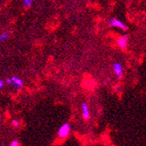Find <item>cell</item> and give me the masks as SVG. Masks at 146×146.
Segmentation results:
<instances>
[{"mask_svg": "<svg viewBox=\"0 0 146 146\" xmlns=\"http://www.w3.org/2000/svg\"><path fill=\"white\" fill-rule=\"evenodd\" d=\"M110 25L113 26V27L119 28V29H121L123 31H127V29H128V27H127V25H125V23H123L120 19H115V18H113V19H111L110 20Z\"/></svg>", "mask_w": 146, "mask_h": 146, "instance_id": "1", "label": "cell"}, {"mask_svg": "<svg viewBox=\"0 0 146 146\" xmlns=\"http://www.w3.org/2000/svg\"><path fill=\"white\" fill-rule=\"evenodd\" d=\"M70 131V124L69 123H64L59 129L58 131V135L60 138L67 137L69 134Z\"/></svg>", "mask_w": 146, "mask_h": 146, "instance_id": "2", "label": "cell"}, {"mask_svg": "<svg viewBox=\"0 0 146 146\" xmlns=\"http://www.w3.org/2000/svg\"><path fill=\"white\" fill-rule=\"evenodd\" d=\"M116 43H117L118 46L120 47L121 49H123V50L127 49V46H128V36L123 35V36L117 38Z\"/></svg>", "mask_w": 146, "mask_h": 146, "instance_id": "3", "label": "cell"}, {"mask_svg": "<svg viewBox=\"0 0 146 146\" xmlns=\"http://www.w3.org/2000/svg\"><path fill=\"white\" fill-rule=\"evenodd\" d=\"M113 70L118 79H121L123 77V67L120 63H115L113 65Z\"/></svg>", "mask_w": 146, "mask_h": 146, "instance_id": "4", "label": "cell"}, {"mask_svg": "<svg viewBox=\"0 0 146 146\" xmlns=\"http://www.w3.org/2000/svg\"><path fill=\"white\" fill-rule=\"evenodd\" d=\"M82 118L84 119V120H88V119L90 117L88 106L87 102H83L82 103Z\"/></svg>", "mask_w": 146, "mask_h": 146, "instance_id": "5", "label": "cell"}, {"mask_svg": "<svg viewBox=\"0 0 146 146\" xmlns=\"http://www.w3.org/2000/svg\"><path fill=\"white\" fill-rule=\"evenodd\" d=\"M11 80H12V84L11 85H13V87H15L17 89H19V88H22L23 81L21 79H19V77H16V76H13L11 78Z\"/></svg>", "mask_w": 146, "mask_h": 146, "instance_id": "6", "label": "cell"}, {"mask_svg": "<svg viewBox=\"0 0 146 146\" xmlns=\"http://www.w3.org/2000/svg\"><path fill=\"white\" fill-rule=\"evenodd\" d=\"M8 38H9V33H3L0 34V41L4 42Z\"/></svg>", "mask_w": 146, "mask_h": 146, "instance_id": "7", "label": "cell"}, {"mask_svg": "<svg viewBox=\"0 0 146 146\" xmlns=\"http://www.w3.org/2000/svg\"><path fill=\"white\" fill-rule=\"evenodd\" d=\"M32 3H33V0H24V5H25V7H29V6H31Z\"/></svg>", "mask_w": 146, "mask_h": 146, "instance_id": "8", "label": "cell"}, {"mask_svg": "<svg viewBox=\"0 0 146 146\" xmlns=\"http://www.w3.org/2000/svg\"><path fill=\"white\" fill-rule=\"evenodd\" d=\"M12 125L14 127H16V128H18L19 126V122L18 120H13L12 121Z\"/></svg>", "mask_w": 146, "mask_h": 146, "instance_id": "9", "label": "cell"}, {"mask_svg": "<svg viewBox=\"0 0 146 146\" xmlns=\"http://www.w3.org/2000/svg\"><path fill=\"white\" fill-rule=\"evenodd\" d=\"M19 144H20V143H19L17 140L12 141V142H11V146H19Z\"/></svg>", "mask_w": 146, "mask_h": 146, "instance_id": "10", "label": "cell"}, {"mask_svg": "<svg viewBox=\"0 0 146 146\" xmlns=\"http://www.w3.org/2000/svg\"><path fill=\"white\" fill-rule=\"evenodd\" d=\"M6 82H7L9 85H11V84H12V80H11V78H7V79H6Z\"/></svg>", "mask_w": 146, "mask_h": 146, "instance_id": "11", "label": "cell"}, {"mask_svg": "<svg viewBox=\"0 0 146 146\" xmlns=\"http://www.w3.org/2000/svg\"><path fill=\"white\" fill-rule=\"evenodd\" d=\"M5 86V82L4 81H0V89Z\"/></svg>", "mask_w": 146, "mask_h": 146, "instance_id": "12", "label": "cell"}, {"mask_svg": "<svg viewBox=\"0 0 146 146\" xmlns=\"http://www.w3.org/2000/svg\"><path fill=\"white\" fill-rule=\"evenodd\" d=\"M128 1H133V0H128Z\"/></svg>", "mask_w": 146, "mask_h": 146, "instance_id": "13", "label": "cell"}]
</instances>
